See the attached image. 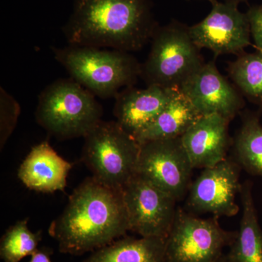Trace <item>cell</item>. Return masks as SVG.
Masks as SVG:
<instances>
[{
	"mask_svg": "<svg viewBox=\"0 0 262 262\" xmlns=\"http://www.w3.org/2000/svg\"><path fill=\"white\" fill-rule=\"evenodd\" d=\"M234 151L241 167L262 177V125L258 119L250 117L244 122L234 141Z\"/></svg>",
	"mask_w": 262,
	"mask_h": 262,
	"instance_id": "d6986e66",
	"label": "cell"
},
{
	"mask_svg": "<svg viewBox=\"0 0 262 262\" xmlns=\"http://www.w3.org/2000/svg\"><path fill=\"white\" fill-rule=\"evenodd\" d=\"M128 231L122 189L90 177L72 193L48 233L58 243L60 252L79 256L112 244Z\"/></svg>",
	"mask_w": 262,
	"mask_h": 262,
	"instance_id": "6da1fadb",
	"label": "cell"
},
{
	"mask_svg": "<svg viewBox=\"0 0 262 262\" xmlns=\"http://www.w3.org/2000/svg\"><path fill=\"white\" fill-rule=\"evenodd\" d=\"M166 239L124 237L99 248L83 262H167Z\"/></svg>",
	"mask_w": 262,
	"mask_h": 262,
	"instance_id": "e0dca14e",
	"label": "cell"
},
{
	"mask_svg": "<svg viewBox=\"0 0 262 262\" xmlns=\"http://www.w3.org/2000/svg\"><path fill=\"white\" fill-rule=\"evenodd\" d=\"M193 169L181 137L141 144L136 175L152 183L177 201L189 192Z\"/></svg>",
	"mask_w": 262,
	"mask_h": 262,
	"instance_id": "ba28073f",
	"label": "cell"
},
{
	"mask_svg": "<svg viewBox=\"0 0 262 262\" xmlns=\"http://www.w3.org/2000/svg\"><path fill=\"white\" fill-rule=\"evenodd\" d=\"M130 231L141 237H168L177 213V200L136 175L122 189Z\"/></svg>",
	"mask_w": 262,
	"mask_h": 262,
	"instance_id": "9c48e42d",
	"label": "cell"
},
{
	"mask_svg": "<svg viewBox=\"0 0 262 262\" xmlns=\"http://www.w3.org/2000/svg\"><path fill=\"white\" fill-rule=\"evenodd\" d=\"M28 222V219L18 221L3 234L0 242V257L3 261L19 262L39 249L42 234L32 232Z\"/></svg>",
	"mask_w": 262,
	"mask_h": 262,
	"instance_id": "ffe728a7",
	"label": "cell"
},
{
	"mask_svg": "<svg viewBox=\"0 0 262 262\" xmlns=\"http://www.w3.org/2000/svg\"><path fill=\"white\" fill-rule=\"evenodd\" d=\"M96 96L73 79L54 81L39 94L37 123L60 139L84 137L102 120Z\"/></svg>",
	"mask_w": 262,
	"mask_h": 262,
	"instance_id": "277c9868",
	"label": "cell"
},
{
	"mask_svg": "<svg viewBox=\"0 0 262 262\" xmlns=\"http://www.w3.org/2000/svg\"><path fill=\"white\" fill-rule=\"evenodd\" d=\"M229 72L246 96L262 101V52L242 55L231 63Z\"/></svg>",
	"mask_w": 262,
	"mask_h": 262,
	"instance_id": "44dd1931",
	"label": "cell"
},
{
	"mask_svg": "<svg viewBox=\"0 0 262 262\" xmlns=\"http://www.w3.org/2000/svg\"><path fill=\"white\" fill-rule=\"evenodd\" d=\"M179 89L202 116L217 114L231 120L242 106L237 91L213 62L203 63Z\"/></svg>",
	"mask_w": 262,
	"mask_h": 262,
	"instance_id": "7c38bea8",
	"label": "cell"
},
{
	"mask_svg": "<svg viewBox=\"0 0 262 262\" xmlns=\"http://www.w3.org/2000/svg\"><path fill=\"white\" fill-rule=\"evenodd\" d=\"M53 53L71 78L98 97L115 98L141 76V64L128 52L69 44Z\"/></svg>",
	"mask_w": 262,
	"mask_h": 262,
	"instance_id": "3957f363",
	"label": "cell"
},
{
	"mask_svg": "<svg viewBox=\"0 0 262 262\" xmlns=\"http://www.w3.org/2000/svg\"><path fill=\"white\" fill-rule=\"evenodd\" d=\"M230 120L217 114L203 115L181 137L193 168L213 166L227 158Z\"/></svg>",
	"mask_w": 262,
	"mask_h": 262,
	"instance_id": "5bb4252c",
	"label": "cell"
},
{
	"mask_svg": "<svg viewBox=\"0 0 262 262\" xmlns=\"http://www.w3.org/2000/svg\"><path fill=\"white\" fill-rule=\"evenodd\" d=\"M51 251L46 248L38 249L31 256V259L29 262H53L51 258Z\"/></svg>",
	"mask_w": 262,
	"mask_h": 262,
	"instance_id": "cb8c5ba5",
	"label": "cell"
},
{
	"mask_svg": "<svg viewBox=\"0 0 262 262\" xmlns=\"http://www.w3.org/2000/svg\"><path fill=\"white\" fill-rule=\"evenodd\" d=\"M246 1H247V0H225V3H230V4H233L235 5H238L239 3Z\"/></svg>",
	"mask_w": 262,
	"mask_h": 262,
	"instance_id": "484cf974",
	"label": "cell"
},
{
	"mask_svg": "<svg viewBox=\"0 0 262 262\" xmlns=\"http://www.w3.org/2000/svg\"><path fill=\"white\" fill-rule=\"evenodd\" d=\"M236 234L222 228L217 216L198 218L177 208L166 237V261L217 262Z\"/></svg>",
	"mask_w": 262,
	"mask_h": 262,
	"instance_id": "52a82bcc",
	"label": "cell"
},
{
	"mask_svg": "<svg viewBox=\"0 0 262 262\" xmlns=\"http://www.w3.org/2000/svg\"><path fill=\"white\" fill-rule=\"evenodd\" d=\"M174 89L151 84L144 89L130 86L122 90L115 97V121L131 136L137 137L166 106Z\"/></svg>",
	"mask_w": 262,
	"mask_h": 262,
	"instance_id": "4fadbf2b",
	"label": "cell"
},
{
	"mask_svg": "<svg viewBox=\"0 0 262 262\" xmlns=\"http://www.w3.org/2000/svg\"><path fill=\"white\" fill-rule=\"evenodd\" d=\"M246 15L249 21L251 37L256 47L262 52V5L250 8Z\"/></svg>",
	"mask_w": 262,
	"mask_h": 262,
	"instance_id": "603a6c76",
	"label": "cell"
},
{
	"mask_svg": "<svg viewBox=\"0 0 262 262\" xmlns=\"http://www.w3.org/2000/svg\"><path fill=\"white\" fill-rule=\"evenodd\" d=\"M239 193L242 218L228 253L236 262H262V231L258 225L251 184L246 182L241 185Z\"/></svg>",
	"mask_w": 262,
	"mask_h": 262,
	"instance_id": "ac0fdd59",
	"label": "cell"
},
{
	"mask_svg": "<svg viewBox=\"0 0 262 262\" xmlns=\"http://www.w3.org/2000/svg\"><path fill=\"white\" fill-rule=\"evenodd\" d=\"M84 139L82 160L92 177L122 189L136 175L141 144L116 121L101 120Z\"/></svg>",
	"mask_w": 262,
	"mask_h": 262,
	"instance_id": "5b68a950",
	"label": "cell"
},
{
	"mask_svg": "<svg viewBox=\"0 0 262 262\" xmlns=\"http://www.w3.org/2000/svg\"><path fill=\"white\" fill-rule=\"evenodd\" d=\"M151 40L149 56L141 65V76L147 85L179 89L204 63L189 29L178 23L158 27Z\"/></svg>",
	"mask_w": 262,
	"mask_h": 262,
	"instance_id": "8992f818",
	"label": "cell"
},
{
	"mask_svg": "<svg viewBox=\"0 0 262 262\" xmlns=\"http://www.w3.org/2000/svg\"><path fill=\"white\" fill-rule=\"evenodd\" d=\"M241 165L230 158L204 168L192 183L187 205L196 213L232 217L239 212L236 195L241 191Z\"/></svg>",
	"mask_w": 262,
	"mask_h": 262,
	"instance_id": "30bf717a",
	"label": "cell"
},
{
	"mask_svg": "<svg viewBox=\"0 0 262 262\" xmlns=\"http://www.w3.org/2000/svg\"><path fill=\"white\" fill-rule=\"evenodd\" d=\"M72 168V164L46 141L32 148L20 165L18 176L26 187L36 192H63Z\"/></svg>",
	"mask_w": 262,
	"mask_h": 262,
	"instance_id": "9a60e30c",
	"label": "cell"
},
{
	"mask_svg": "<svg viewBox=\"0 0 262 262\" xmlns=\"http://www.w3.org/2000/svg\"><path fill=\"white\" fill-rule=\"evenodd\" d=\"M151 7V0H73L62 31L70 45L137 51L158 27Z\"/></svg>",
	"mask_w": 262,
	"mask_h": 262,
	"instance_id": "7a4b0ae2",
	"label": "cell"
},
{
	"mask_svg": "<svg viewBox=\"0 0 262 262\" xmlns=\"http://www.w3.org/2000/svg\"><path fill=\"white\" fill-rule=\"evenodd\" d=\"M217 262H236L234 261L233 258L231 257L230 256H229V253H224L223 255H222V256H221L220 259L217 261Z\"/></svg>",
	"mask_w": 262,
	"mask_h": 262,
	"instance_id": "d4e9b609",
	"label": "cell"
},
{
	"mask_svg": "<svg viewBox=\"0 0 262 262\" xmlns=\"http://www.w3.org/2000/svg\"><path fill=\"white\" fill-rule=\"evenodd\" d=\"M208 1L211 2L212 3H213L215 2V0H208Z\"/></svg>",
	"mask_w": 262,
	"mask_h": 262,
	"instance_id": "4316f807",
	"label": "cell"
},
{
	"mask_svg": "<svg viewBox=\"0 0 262 262\" xmlns=\"http://www.w3.org/2000/svg\"><path fill=\"white\" fill-rule=\"evenodd\" d=\"M201 116L182 91L175 89L161 113L136 139L141 144L159 139L182 137Z\"/></svg>",
	"mask_w": 262,
	"mask_h": 262,
	"instance_id": "2e32d148",
	"label": "cell"
},
{
	"mask_svg": "<svg viewBox=\"0 0 262 262\" xmlns=\"http://www.w3.org/2000/svg\"><path fill=\"white\" fill-rule=\"evenodd\" d=\"M188 29L196 47L216 55L238 53L250 45L247 15L241 13L237 5L225 2H214L209 14Z\"/></svg>",
	"mask_w": 262,
	"mask_h": 262,
	"instance_id": "8fae6325",
	"label": "cell"
},
{
	"mask_svg": "<svg viewBox=\"0 0 262 262\" xmlns=\"http://www.w3.org/2000/svg\"><path fill=\"white\" fill-rule=\"evenodd\" d=\"M20 106L16 99L3 87L0 88V149L3 150L14 131Z\"/></svg>",
	"mask_w": 262,
	"mask_h": 262,
	"instance_id": "7402d4cb",
	"label": "cell"
}]
</instances>
